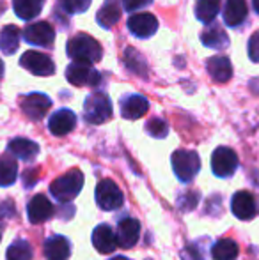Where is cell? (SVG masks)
Here are the masks:
<instances>
[{
    "mask_svg": "<svg viewBox=\"0 0 259 260\" xmlns=\"http://www.w3.org/2000/svg\"><path fill=\"white\" fill-rule=\"evenodd\" d=\"M66 53H68L69 58H73V62L96 64V62L101 60L103 50L94 38L87 34H76L66 45Z\"/></svg>",
    "mask_w": 259,
    "mask_h": 260,
    "instance_id": "obj_1",
    "label": "cell"
},
{
    "mask_svg": "<svg viewBox=\"0 0 259 260\" xmlns=\"http://www.w3.org/2000/svg\"><path fill=\"white\" fill-rule=\"evenodd\" d=\"M82 186H83V174L80 170H76V168H73L68 174L57 177L50 184V193L59 202H69V200H73L82 191Z\"/></svg>",
    "mask_w": 259,
    "mask_h": 260,
    "instance_id": "obj_2",
    "label": "cell"
},
{
    "mask_svg": "<svg viewBox=\"0 0 259 260\" xmlns=\"http://www.w3.org/2000/svg\"><path fill=\"white\" fill-rule=\"evenodd\" d=\"M172 161V168L176 177L181 182H190L195 179V175L200 170V157L195 151H187V149H180L170 157Z\"/></svg>",
    "mask_w": 259,
    "mask_h": 260,
    "instance_id": "obj_3",
    "label": "cell"
},
{
    "mask_svg": "<svg viewBox=\"0 0 259 260\" xmlns=\"http://www.w3.org/2000/svg\"><path fill=\"white\" fill-rule=\"evenodd\" d=\"M112 117V103L105 92H94L83 103V119L89 124H103Z\"/></svg>",
    "mask_w": 259,
    "mask_h": 260,
    "instance_id": "obj_4",
    "label": "cell"
},
{
    "mask_svg": "<svg viewBox=\"0 0 259 260\" xmlns=\"http://www.w3.org/2000/svg\"><path fill=\"white\" fill-rule=\"evenodd\" d=\"M94 199H96L98 207H101L103 211H116L125 204L123 191L110 179H103V181L98 182Z\"/></svg>",
    "mask_w": 259,
    "mask_h": 260,
    "instance_id": "obj_5",
    "label": "cell"
},
{
    "mask_svg": "<svg viewBox=\"0 0 259 260\" xmlns=\"http://www.w3.org/2000/svg\"><path fill=\"white\" fill-rule=\"evenodd\" d=\"M66 80L76 87H96L101 82V76L93 64L73 62L66 68Z\"/></svg>",
    "mask_w": 259,
    "mask_h": 260,
    "instance_id": "obj_6",
    "label": "cell"
},
{
    "mask_svg": "<svg viewBox=\"0 0 259 260\" xmlns=\"http://www.w3.org/2000/svg\"><path fill=\"white\" fill-rule=\"evenodd\" d=\"M238 168V156L233 149L229 147H218L215 149L211 156V170L217 177L225 179L231 177Z\"/></svg>",
    "mask_w": 259,
    "mask_h": 260,
    "instance_id": "obj_7",
    "label": "cell"
},
{
    "mask_svg": "<svg viewBox=\"0 0 259 260\" xmlns=\"http://www.w3.org/2000/svg\"><path fill=\"white\" fill-rule=\"evenodd\" d=\"M20 66L36 76H52L55 73V64L48 55L41 52H25L20 58Z\"/></svg>",
    "mask_w": 259,
    "mask_h": 260,
    "instance_id": "obj_8",
    "label": "cell"
},
{
    "mask_svg": "<svg viewBox=\"0 0 259 260\" xmlns=\"http://www.w3.org/2000/svg\"><path fill=\"white\" fill-rule=\"evenodd\" d=\"M23 39L34 46H52L55 41V30L48 21H36L23 28Z\"/></svg>",
    "mask_w": 259,
    "mask_h": 260,
    "instance_id": "obj_9",
    "label": "cell"
},
{
    "mask_svg": "<svg viewBox=\"0 0 259 260\" xmlns=\"http://www.w3.org/2000/svg\"><path fill=\"white\" fill-rule=\"evenodd\" d=\"M126 27L135 38L148 39L151 36H155L156 30H158V20L151 13H137L128 18Z\"/></svg>",
    "mask_w": 259,
    "mask_h": 260,
    "instance_id": "obj_10",
    "label": "cell"
},
{
    "mask_svg": "<svg viewBox=\"0 0 259 260\" xmlns=\"http://www.w3.org/2000/svg\"><path fill=\"white\" fill-rule=\"evenodd\" d=\"M52 100L41 92H32L21 100V112L31 120H41L48 113Z\"/></svg>",
    "mask_w": 259,
    "mask_h": 260,
    "instance_id": "obj_11",
    "label": "cell"
},
{
    "mask_svg": "<svg viewBox=\"0 0 259 260\" xmlns=\"http://www.w3.org/2000/svg\"><path fill=\"white\" fill-rule=\"evenodd\" d=\"M76 126V115L68 108H61L48 119V129L53 137H64L71 133Z\"/></svg>",
    "mask_w": 259,
    "mask_h": 260,
    "instance_id": "obj_12",
    "label": "cell"
},
{
    "mask_svg": "<svg viewBox=\"0 0 259 260\" xmlns=\"http://www.w3.org/2000/svg\"><path fill=\"white\" fill-rule=\"evenodd\" d=\"M231 211L238 219L249 221L257 212L256 200H254V197L250 195L249 191H238V193H235L231 199Z\"/></svg>",
    "mask_w": 259,
    "mask_h": 260,
    "instance_id": "obj_13",
    "label": "cell"
},
{
    "mask_svg": "<svg viewBox=\"0 0 259 260\" xmlns=\"http://www.w3.org/2000/svg\"><path fill=\"white\" fill-rule=\"evenodd\" d=\"M149 110L148 98L140 96V94H130L121 100V115L128 120H137L144 117Z\"/></svg>",
    "mask_w": 259,
    "mask_h": 260,
    "instance_id": "obj_14",
    "label": "cell"
},
{
    "mask_svg": "<svg viewBox=\"0 0 259 260\" xmlns=\"http://www.w3.org/2000/svg\"><path fill=\"white\" fill-rule=\"evenodd\" d=\"M118 244L121 248H133L140 237V223L135 218H125L118 225Z\"/></svg>",
    "mask_w": 259,
    "mask_h": 260,
    "instance_id": "obj_15",
    "label": "cell"
},
{
    "mask_svg": "<svg viewBox=\"0 0 259 260\" xmlns=\"http://www.w3.org/2000/svg\"><path fill=\"white\" fill-rule=\"evenodd\" d=\"M53 216V206L45 195H36L27 206V218L31 223H43Z\"/></svg>",
    "mask_w": 259,
    "mask_h": 260,
    "instance_id": "obj_16",
    "label": "cell"
},
{
    "mask_svg": "<svg viewBox=\"0 0 259 260\" xmlns=\"http://www.w3.org/2000/svg\"><path fill=\"white\" fill-rule=\"evenodd\" d=\"M247 14H249V7L245 0H225L222 18L227 27H240L247 20Z\"/></svg>",
    "mask_w": 259,
    "mask_h": 260,
    "instance_id": "obj_17",
    "label": "cell"
},
{
    "mask_svg": "<svg viewBox=\"0 0 259 260\" xmlns=\"http://www.w3.org/2000/svg\"><path fill=\"white\" fill-rule=\"evenodd\" d=\"M208 75L211 76V80L217 83H225L231 80L233 76V64L227 57L224 55H215L206 62Z\"/></svg>",
    "mask_w": 259,
    "mask_h": 260,
    "instance_id": "obj_18",
    "label": "cell"
},
{
    "mask_svg": "<svg viewBox=\"0 0 259 260\" xmlns=\"http://www.w3.org/2000/svg\"><path fill=\"white\" fill-rule=\"evenodd\" d=\"M93 246L100 253H112L118 244V236L108 225H98L93 232Z\"/></svg>",
    "mask_w": 259,
    "mask_h": 260,
    "instance_id": "obj_19",
    "label": "cell"
},
{
    "mask_svg": "<svg viewBox=\"0 0 259 260\" xmlns=\"http://www.w3.org/2000/svg\"><path fill=\"white\" fill-rule=\"evenodd\" d=\"M45 257L46 260H68L71 255V244L64 236H52L45 241Z\"/></svg>",
    "mask_w": 259,
    "mask_h": 260,
    "instance_id": "obj_20",
    "label": "cell"
},
{
    "mask_svg": "<svg viewBox=\"0 0 259 260\" xmlns=\"http://www.w3.org/2000/svg\"><path fill=\"white\" fill-rule=\"evenodd\" d=\"M7 152L16 156L18 159L32 161L39 154V145L36 144V142L28 140V138H14V140H11L9 145H7Z\"/></svg>",
    "mask_w": 259,
    "mask_h": 260,
    "instance_id": "obj_21",
    "label": "cell"
},
{
    "mask_svg": "<svg viewBox=\"0 0 259 260\" xmlns=\"http://www.w3.org/2000/svg\"><path fill=\"white\" fill-rule=\"evenodd\" d=\"M119 18H121V0H105V4L96 14L98 25H101L107 30L118 23Z\"/></svg>",
    "mask_w": 259,
    "mask_h": 260,
    "instance_id": "obj_22",
    "label": "cell"
},
{
    "mask_svg": "<svg viewBox=\"0 0 259 260\" xmlns=\"http://www.w3.org/2000/svg\"><path fill=\"white\" fill-rule=\"evenodd\" d=\"M200 41H203L204 46L208 48H215V50H224L229 46V38L225 34V30L220 27V25H211L206 30L200 34Z\"/></svg>",
    "mask_w": 259,
    "mask_h": 260,
    "instance_id": "obj_23",
    "label": "cell"
},
{
    "mask_svg": "<svg viewBox=\"0 0 259 260\" xmlns=\"http://www.w3.org/2000/svg\"><path fill=\"white\" fill-rule=\"evenodd\" d=\"M18 46H20V28L14 25H6L0 30V50L4 55H13L16 53Z\"/></svg>",
    "mask_w": 259,
    "mask_h": 260,
    "instance_id": "obj_24",
    "label": "cell"
},
{
    "mask_svg": "<svg viewBox=\"0 0 259 260\" xmlns=\"http://www.w3.org/2000/svg\"><path fill=\"white\" fill-rule=\"evenodd\" d=\"M13 9L21 20L31 21L39 16L43 9V0H13Z\"/></svg>",
    "mask_w": 259,
    "mask_h": 260,
    "instance_id": "obj_25",
    "label": "cell"
},
{
    "mask_svg": "<svg viewBox=\"0 0 259 260\" xmlns=\"http://www.w3.org/2000/svg\"><path fill=\"white\" fill-rule=\"evenodd\" d=\"M18 177V165L13 154L0 156V186L7 188V186L14 184Z\"/></svg>",
    "mask_w": 259,
    "mask_h": 260,
    "instance_id": "obj_26",
    "label": "cell"
},
{
    "mask_svg": "<svg viewBox=\"0 0 259 260\" xmlns=\"http://www.w3.org/2000/svg\"><path fill=\"white\" fill-rule=\"evenodd\" d=\"M240 253L238 244L233 239H220L211 248V257L213 260H236Z\"/></svg>",
    "mask_w": 259,
    "mask_h": 260,
    "instance_id": "obj_27",
    "label": "cell"
},
{
    "mask_svg": "<svg viewBox=\"0 0 259 260\" xmlns=\"http://www.w3.org/2000/svg\"><path fill=\"white\" fill-rule=\"evenodd\" d=\"M220 2L222 0H197L195 4V16L203 23H211L215 20V16L220 11Z\"/></svg>",
    "mask_w": 259,
    "mask_h": 260,
    "instance_id": "obj_28",
    "label": "cell"
},
{
    "mask_svg": "<svg viewBox=\"0 0 259 260\" xmlns=\"http://www.w3.org/2000/svg\"><path fill=\"white\" fill-rule=\"evenodd\" d=\"M125 66L131 73L138 76H148V64H146L144 57L137 52L135 48L125 50Z\"/></svg>",
    "mask_w": 259,
    "mask_h": 260,
    "instance_id": "obj_29",
    "label": "cell"
},
{
    "mask_svg": "<svg viewBox=\"0 0 259 260\" xmlns=\"http://www.w3.org/2000/svg\"><path fill=\"white\" fill-rule=\"evenodd\" d=\"M32 246L28 241L25 239H18L7 248V253H6V258L7 260H32Z\"/></svg>",
    "mask_w": 259,
    "mask_h": 260,
    "instance_id": "obj_30",
    "label": "cell"
},
{
    "mask_svg": "<svg viewBox=\"0 0 259 260\" xmlns=\"http://www.w3.org/2000/svg\"><path fill=\"white\" fill-rule=\"evenodd\" d=\"M146 131H148V135H151L153 138H165L167 135H169V126H167V122L163 119L155 117V119H151L146 124Z\"/></svg>",
    "mask_w": 259,
    "mask_h": 260,
    "instance_id": "obj_31",
    "label": "cell"
},
{
    "mask_svg": "<svg viewBox=\"0 0 259 260\" xmlns=\"http://www.w3.org/2000/svg\"><path fill=\"white\" fill-rule=\"evenodd\" d=\"M59 2H61V7H63L68 14L85 13L91 6V0H59Z\"/></svg>",
    "mask_w": 259,
    "mask_h": 260,
    "instance_id": "obj_32",
    "label": "cell"
},
{
    "mask_svg": "<svg viewBox=\"0 0 259 260\" xmlns=\"http://www.w3.org/2000/svg\"><path fill=\"white\" fill-rule=\"evenodd\" d=\"M247 52L252 62H259V30L254 32L249 39V46H247Z\"/></svg>",
    "mask_w": 259,
    "mask_h": 260,
    "instance_id": "obj_33",
    "label": "cell"
},
{
    "mask_svg": "<svg viewBox=\"0 0 259 260\" xmlns=\"http://www.w3.org/2000/svg\"><path fill=\"white\" fill-rule=\"evenodd\" d=\"M121 2H123V7L130 13V11H137V9H140V7L149 6V4H153V0H121Z\"/></svg>",
    "mask_w": 259,
    "mask_h": 260,
    "instance_id": "obj_34",
    "label": "cell"
},
{
    "mask_svg": "<svg viewBox=\"0 0 259 260\" xmlns=\"http://www.w3.org/2000/svg\"><path fill=\"white\" fill-rule=\"evenodd\" d=\"M252 7H254V11L259 14V0H252Z\"/></svg>",
    "mask_w": 259,
    "mask_h": 260,
    "instance_id": "obj_35",
    "label": "cell"
},
{
    "mask_svg": "<svg viewBox=\"0 0 259 260\" xmlns=\"http://www.w3.org/2000/svg\"><path fill=\"white\" fill-rule=\"evenodd\" d=\"M2 76H4V62L0 60V80H2Z\"/></svg>",
    "mask_w": 259,
    "mask_h": 260,
    "instance_id": "obj_36",
    "label": "cell"
},
{
    "mask_svg": "<svg viewBox=\"0 0 259 260\" xmlns=\"http://www.w3.org/2000/svg\"><path fill=\"white\" fill-rule=\"evenodd\" d=\"M110 260H128L126 257H114V258H110Z\"/></svg>",
    "mask_w": 259,
    "mask_h": 260,
    "instance_id": "obj_37",
    "label": "cell"
},
{
    "mask_svg": "<svg viewBox=\"0 0 259 260\" xmlns=\"http://www.w3.org/2000/svg\"><path fill=\"white\" fill-rule=\"evenodd\" d=\"M0 239H2V232H0Z\"/></svg>",
    "mask_w": 259,
    "mask_h": 260,
    "instance_id": "obj_38",
    "label": "cell"
}]
</instances>
